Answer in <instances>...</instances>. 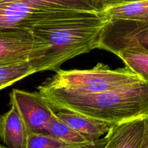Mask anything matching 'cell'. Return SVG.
Masks as SVG:
<instances>
[{
	"mask_svg": "<svg viewBox=\"0 0 148 148\" xmlns=\"http://www.w3.org/2000/svg\"><path fill=\"white\" fill-rule=\"evenodd\" d=\"M54 110H68L112 125L148 118V83L93 95L38 90Z\"/></svg>",
	"mask_w": 148,
	"mask_h": 148,
	"instance_id": "obj_1",
	"label": "cell"
},
{
	"mask_svg": "<svg viewBox=\"0 0 148 148\" xmlns=\"http://www.w3.org/2000/svg\"><path fill=\"white\" fill-rule=\"evenodd\" d=\"M108 20L102 12L61 19L33 27L31 31L49 44L44 56L35 62L38 72H57L65 62L97 49L100 35Z\"/></svg>",
	"mask_w": 148,
	"mask_h": 148,
	"instance_id": "obj_2",
	"label": "cell"
},
{
	"mask_svg": "<svg viewBox=\"0 0 148 148\" xmlns=\"http://www.w3.org/2000/svg\"><path fill=\"white\" fill-rule=\"evenodd\" d=\"M104 0H0V33L29 30L48 22L102 13Z\"/></svg>",
	"mask_w": 148,
	"mask_h": 148,
	"instance_id": "obj_3",
	"label": "cell"
},
{
	"mask_svg": "<svg viewBox=\"0 0 148 148\" xmlns=\"http://www.w3.org/2000/svg\"><path fill=\"white\" fill-rule=\"evenodd\" d=\"M141 82L142 79L127 67L113 69L107 65L98 63L89 69H60L41 84L37 90L93 95Z\"/></svg>",
	"mask_w": 148,
	"mask_h": 148,
	"instance_id": "obj_4",
	"label": "cell"
},
{
	"mask_svg": "<svg viewBox=\"0 0 148 148\" xmlns=\"http://www.w3.org/2000/svg\"><path fill=\"white\" fill-rule=\"evenodd\" d=\"M49 44L29 30L0 33V66L36 62L43 58Z\"/></svg>",
	"mask_w": 148,
	"mask_h": 148,
	"instance_id": "obj_5",
	"label": "cell"
},
{
	"mask_svg": "<svg viewBox=\"0 0 148 148\" xmlns=\"http://www.w3.org/2000/svg\"><path fill=\"white\" fill-rule=\"evenodd\" d=\"M10 105L15 106L30 132H44L45 125L55 113L38 92L13 89Z\"/></svg>",
	"mask_w": 148,
	"mask_h": 148,
	"instance_id": "obj_6",
	"label": "cell"
},
{
	"mask_svg": "<svg viewBox=\"0 0 148 148\" xmlns=\"http://www.w3.org/2000/svg\"><path fill=\"white\" fill-rule=\"evenodd\" d=\"M104 148H144L148 143V118L114 125Z\"/></svg>",
	"mask_w": 148,
	"mask_h": 148,
	"instance_id": "obj_7",
	"label": "cell"
},
{
	"mask_svg": "<svg viewBox=\"0 0 148 148\" xmlns=\"http://www.w3.org/2000/svg\"><path fill=\"white\" fill-rule=\"evenodd\" d=\"M31 132L15 106L0 116V140L7 148H26Z\"/></svg>",
	"mask_w": 148,
	"mask_h": 148,
	"instance_id": "obj_8",
	"label": "cell"
},
{
	"mask_svg": "<svg viewBox=\"0 0 148 148\" xmlns=\"http://www.w3.org/2000/svg\"><path fill=\"white\" fill-rule=\"evenodd\" d=\"M55 116L88 143H95L103 138L114 126L68 110H58L55 111Z\"/></svg>",
	"mask_w": 148,
	"mask_h": 148,
	"instance_id": "obj_9",
	"label": "cell"
},
{
	"mask_svg": "<svg viewBox=\"0 0 148 148\" xmlns=\"http://www.w3.org/2000/svg\"><path fill=\"white\" fill-rule=\"evenodd\" d=\"M102 12L109 20L131 22L148 28V0H104Z\"/></svg>",
	"mask_w": 148,
	"mask_h": 148,
	"instance_id": "obj_10",
	"label": "cell"
},
{
	"mask_svg": "<svg viewBox=\"0 0 148 148\" xmlns=\"http://www.w3.org/2000/svg\"><path fill=\"white\" fill-rule=\"evenodd\" d=\"M139 79L148 83V50L138 44H131L116 53Z\"/></svg>",
	"mask_w": 148,
	"mask_h": 148,
	"instance_id": "obj_11",
	"label": "cell"
},
{
	"mask_svg": "<svg viewBox=\"0 0 148 148\" xmlns=\"http://www.w3.org/2000/svg\"><path fill=\"white\" fill-rule=\"evenodd\" d=\"M38 72L35 62L17 63L0 66V90Z\"/></svg>",
	"mask_w": 148,
	"mask_h": 148,
	"instance_id": "obj_12",
	"label": "cell"
},
{
	"mask_svg": "<svg viewBox=\"0 0 148 148\" xmlns=\"http://www.w3.org/2000/svg\"><path fill=\"white\" fill-rule=\"evenodd\" d=\"M44 132L69 144L82 145L88 144L86 140L75 132L66 124L59 120L55 115L49 119L44 128Z\"/></svg>",
	"mask_w": 148,
	"mask_h": 148,
	"instance_id": "obj_13",
	"label": "cell"
},
{
	"mask_svg": "<svg viewBox=\"0 0 148 148\" xmlns=\"http://www.w3.org/2000/svg\"><path fill=\"white\" fill-rule=\"evenodd\" d=\"M79 146L61 141L47 133L31 132L26 148H76Z\"/></svg>",
	"mask_w": 148,
	"mask_h": 148,
	"instance_id": "obj_14",
	"label": "cell"
},
{
	"mask_svg": "<svg viewBox=\"0 0 148 148\" xmlns=\"http://www.w3.org/2000/svg\"><path fill=\"white\" fill-rule=\"evenodd\" d=\"M107 140H108V137H107V134H106L103 138L100 139V140L95 142V143L83 145L79 146L76 148H104L107 144Z\"/></svg>",
	"mask_w": 148,
	"mask_h": 148,
	"instance_id": "obj_15",
	"label": "cell"
},
{
	"mask_svg": "<svg viewBox=\"0 0 148 148\" xmlns=\"http://www.w3.org/2000/svg\"><path fill=\"white\" fill-rule=\"evenodd\" d=\"M0 148H7V147H6L5 146H4L3 145H0Z\"/></svg>",
	"mask_w": 148,
	"mask_h": 148,
	"instance_id": "obj_16",
	"label": "cell"
},
{
	"mask_svg": "<svg viewBox=\"0 0 148 148\" xmlns=\"http://www.w3.org/2000/svg\"><path fill=\"white\" fill-rule=\"evenodd\" d=\"M144 148H148V143H147V145L145 146V147H144Z\"/></svg>",
	"mask_w": 148,
	"mask_h": 148,
	"instance_id": "obj_17",
	"label": "cell"
}]
</instances>
